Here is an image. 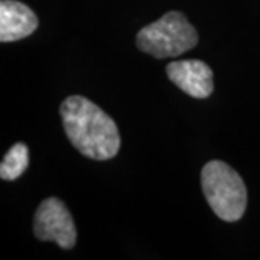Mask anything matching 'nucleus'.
Returning a JSON list of instances; mask_svg holds the SVG:
<instances>
[{"label":"nucleus","mask_w":260,"mask_h":260,"mask_svg":"<svg viewBox=\"0 0 260 260\" xmlns=\"http://www.w3.org/2000/svg\"><path fill=\"white\" fill-rule=\"evenodd\" d=\"M61 117L68 139L84 156L106 160L119 152L120 135L114 120L85 97H68L61 104Z\"/></svg>","instance_id":"obj_1"},{"label":"nucleus","mask_w":260,"mask_h":260,"mask_svg":"<svg viewBox=\"0 0 260 260\" xmlns=\"http://www.w3.org/2000/svg\"><path fill=\"white\" fill-rule=\"evenodd\" d=\"M201 185L207 203L224 221L242 218L247 205V191L242 177L221 160L208 162L201 171Z\"/></svg>","instance_id":"obj_2"},{"label":"nucleus","mask_w":260,"mask_h":260,"mask_svg":"<svg viewBox=\"0 0 260 260\" xmlns=\"http://www.w3.org/2000/svg\"><path fill=\"white\" fill-rule=\"evenodd\" d=\"M198 42V34L181 12H168L156 22L140 29L136 45L149 55L164 59L185 54Z\"/></svg>","instance_id":"obj_3"},{"label":"nucleus","mask_w":260,"mask_h":260,"mask_svg":"<svg viewBox=\"0 0 260 260\" xmlns=\"http://www.w3.org/2000/svg\"><path fill=\"white\" fill-rule=\"evenodd\" d=\"M34 232L42 242H55L62 249H73L77 242L74 220L62 201L47 198L38 207Z\"/></svg>","instance_id":"obj_4"},{"label":"nucleus","mask_w":260,"mask_h":260,"mask_svg":"<svg viewBox=\"0 0 260 260\" xmlns=\"http://www.w3.org/2000/svg\"><path fill=\"white\" fill-rule=\"evenodd\" d=\"M169 80L194 99H205L214 90L213 71L200 59L174 61L167 67Z\"/></svg>","instance_id":"obj_5"},{"label":"nucleus","mask_w":260,"mask_h":260,"mask_svg":"<svg viewBox=\"0 0 260 260\" xmlns=\"http://www.w3.org/2000/svg\"><path fill=\"white\" fill-rule=\"evenodd\" d=\"M38 28L37 15L16 0L0 2V41L13 42L29 37Z\"/></svg>","instance_id":"obj_6"},{"label":"nucleus","mask_w":260,"mask_h":260,"mask_svg":"<svg viewBox=\"0 0 260 260\" xmlns=\"http://www.w3.org/2000/svg\"><path fill=\"white\" fill-rule=\"evenodd\" d=\"M29 165V150L26 145L16 143L9 149L0 165V177L5 181L18 179Z\"/></svg>","instance_id":"obj_7"}]
</instances>
